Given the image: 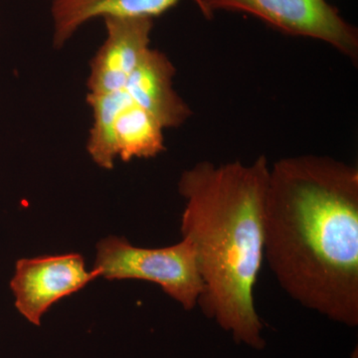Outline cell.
<instances>
[{
	"mask_svg": "<svg viewBox=\"0 0 358 358\" xmlns=\"http://www.w3.org/2000/svg\"><path fill=\"white\" fill-rule=\"evenodd\" d=\"M264 260L303 308L358 326V169L333 157H284L270 166Z\"/></svg>",
	"mask_w": 358,
	"mask_h": 358,
	"instance_id": "cell-1",
	"label": "cell"
},
{
	"mask_svg": "<svg viewBox=\"0 0 358 358\" xmlns=\"http://www.w3.org/2000/svg\"><path fill=\"white\" fill-rule=\"evenodd\" d=\"M270 166L204 160L178 181L180 231L194 249L203 292L199 306L238 345L265 348L254 289L264 261V208Z\"/></svg>",
	"mask_w": 358,
	"mask_h": 358,
	"instance_id": "cell-2",
	"label": "cell"
},
{
	"mask_svg": "<svg viewBox=\"0 0 358 358\" xmlns=\"http://www.w3.org/2000/svg\"><path fill=\"white\" fill-rule=\"evenodd\" d=\"M107 280L155 282L185 310L199 306L203 282L192 243L182 238L164 248H141L124 237L110 236L96 245L92 268Z\"/></svg>",
	"mask_w": 358,
	"mask_h": 358,
	"instance_id": "cell-3",
	"label": "cell"
},
{
	"mask_svg": "<svg viewBox=\"0 0 358 358\" xmlns=\"http://www.w3.org/2000/svg\"><path fill=\"white\" fill-rule=\"evenodd\" d=\"M206 18L217 11H241L294 36L331 45L352 62L358 60V31L327 0H193Z\"/></svg>",
	"mask_w": 358,
	"mask_h": 358,
	"instance_id": "cell-4",
	"label": "cell"
},
{
	"mask_svg": "<svg viewBox=\"0 0 358 358\" xmlns=\"http://www.w3.org/2000/svg\"><path fill=\"white\" fill-rule=\"evenodd\" d=\"M98 279L87 270L77 253L20 259L10 281L16 310L30 324L39 327L49 308Z\"/></svg>",
	"mask_w": 358,
	"mask_h": 358,
	"instance_id": "cell-5",
	"label": "cell"
},
{
	"mask_svg": "<svg viewBox=\"0 0 358 358\" xmlns=\"http://www.w3.org/2000/svg\"><path fill=\"white\" fill-rule=\"evenodd\" d=\"M106 38L90 62L88 93L105 94L126 88L134 69L150 50L154 20L103 18Z\"/></svg>",
	"mask_w": 358,
	"mask_h": 358,
	"instance_id": "cell-6",
	"label": "cell"
},
{
	"mask_svg": "<svg viewBox=\"0 0 358 358\" xmlns=\"http://www.w3.org/2000/svg\"><path fill=\"white\" fill-rule=\"evenodd\" d=\"M176 71L166 54L150 48L124 88L134 102L154 115L164 129L182 126L192 115L189 106L174 89Z\"/></svg>",
	"mask_w": 358,
	"mask_h": 358,
	"instance_id": "cell-7",
	"label": "cell"
},
{
	"mask_svg": "<svg viewBox=\"0 0 358 358\" xmlns=\"http://www.w3.org/2000/svg\"><path fill=\"white\" fill-rule=\"evenodd\" d=\"M180 0H52L53 47L61 49L78 30L95 18L157 17Z\"/></svg>",
	"mask_w": 358,
	"mask_h": 358,
	"instance_id": "cell-8",
	"label": "cell"
},
{
	"mask_svg": "<svg viewBox=\"0 0 358 358\" xmlns=\"http://www.w3.org/2000/svg\"><path fill=\"white\" fill-rule=\"evenodd\" d=\"M166 129L150 113L131 103L117 115L115 122V148L122 162L152 159L166 150Z\"/></svg>",
	"mask_w": 358,
	"mask_h": 358,
	"instance_id": "cell-9",
	"label": "cell"
},
{
	"mask_svg": "<svg viewBox=\"0 0 358 358\" xmlns=\"http://www.w3.org/2000/svg\"><path fill=\"white\" fill-rule=\"evenodd\" d=\"M87 103L93 113L87 152L96 166L110 171L117 159L115 148V119L124 108L136 103L124 89L105 94L88 93Z\"/></svg>",
	"mask_w": 358,
	"mask_h": 358,
	"instance_id": "cell-10",
	"label": "cell"
}]
</instances>
